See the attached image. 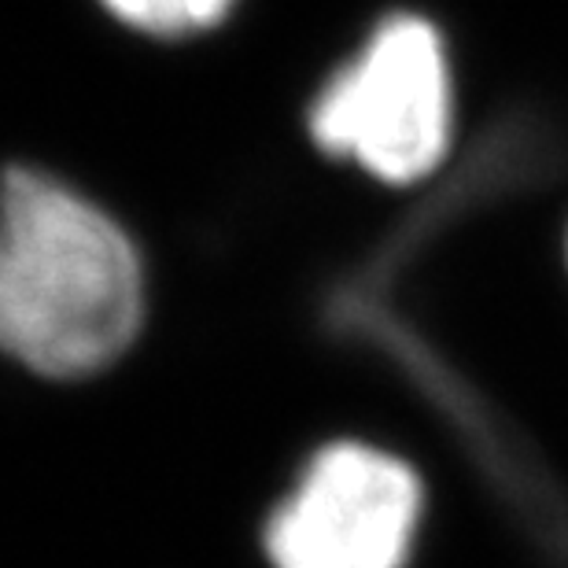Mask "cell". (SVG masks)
Returning <instances> with one entry per match:
<instances>
[{"mask_svg": "<svg viewBox=\"0 0 568 568\" xmlns=\"http://www.w3.org/2000/svg\"><path fill=\"white\" fill-rule=\"evenodd\" d=\"M144 322L138 247L93 200L38 170L0 181V351L55 381L93 377Z\"/></svg>", "mask_w": 568, "mask_h": 568, "instance_id": "obj_1", "label": "cell"}, {"mask_svg": "<svg viewBox=\"0 0 568 568\" xmlns=\"http://www.w3.org/2000/svg\"><path fill=\"white\" fill-rule=\"evenodd\" d=\"M311 133L325 152L351 155L384 181L428 174L450 138V82L436 30L422 19L384 22L314 100Z\"/></svg>", "mask_w": 568, "mask_h": 568, "instance_id": "obj_2", "label": "cell"}, {"mask_svg": "<svg viewBox=\"0 0 568 568\" xmlns=\"http://www.w3.org/2000/svg\"><path fill=\"white\" fill-rule=\"evenodd\" d=\"M422 487L399 458L362 443L325 447L266 528L274 568H403Z\"/></svg>", "mask_w": 568, "mask_h": 568, "instance_id": "obj_3", "label": "cell"}, {"mask_svg": "<svg viewBox=\"0 0 568 568\" xmlns=\"http://www.w3.org/2000/svg\"><path fill=\"white\" fill-rule=\"evenodd\" d=\"M104 8L133 30L159 38H185L222 22L233 0H104Z\"/></svg>", "mask_w": 568, "mask_h": 568, "instance_id": "obj_4", "label": "cell"}]
</instances>
